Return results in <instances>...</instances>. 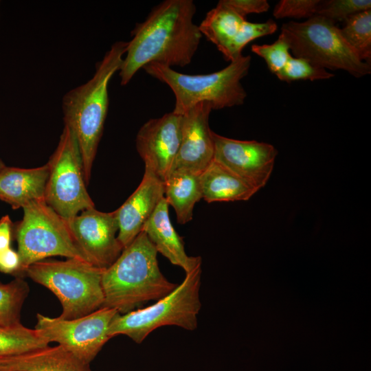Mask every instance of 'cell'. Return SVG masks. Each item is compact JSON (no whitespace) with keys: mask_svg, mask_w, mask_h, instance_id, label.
<instances>
[{"mask_svg":"<svg viewBox=\"0 0 371 371\" xmlns=\"http://www.w3.org/2000/svg\"><path fill=\"white\" fill-rule=\"evenodd\" d=\"M0 371H91L65 347L49 346L20 355L0 358Z\"/></svg>","mask_w":371,"mask_h":371,"instance_id":"ac0fdd59","label":"cell"},{"mask_svg":"<svg viewBox=\"0 0 371 371\" xmlns=\"http://www.w3.org/2000/svg\"><path fill=\"white\" fill-rule=\"evenodd\" d=\"M45 201L65 219L94 207L84 177L82 155L73 130L64 125L58 146L51 156Z\"/></svg>","mask_w":371,"mask_h":371,"instance_id":"9c48e42d","label":"cell"},{"mask_svg":"<svg viewBox=\"0 0 371 371\" xmlns=\"http://www.w3.org/2000/svg\"><path fill=\"white\" fill-rule=\"evenodd\" d=\"M297 58L325 69H341L356 78L371 73V65L362 61L343 38L335 22L315 15L303 22L283 23L279 35Z\"/></svg>","mask_w":371,"mask_h":371,"instance_id":"52a82bcc","label":"cell"},{"mask_svg":"<svg viewBox=\"0 0 371 371\" xmlns=\"http://www.w3.org/2000/svg\"><path fill=\"white\" fill-rule=\"evenodd\" d=\"M20 265L17 251L11 248L0 254V271L4 273L16 274Z\"/></svg>","mask_w":371,"mask_h":371,"instance_id":"4dcf8cb0","label":"cell"},{"mask_svg":"<svg viewBox=\"0 0 371 371\" xmlns=\"http://www.w3.org/2000/svg\"><path fill=\"white\" fill-rule=\"evenodd\" d=\"M23 210V218L15 227L20 259L16 277L23 276L30 265L50 256L87 262L74 241L67 220L45 199L32 201Z\"/></svg>","mask_w":371,"mask_h":371,"instance_id":"ba28073f","label":"cell"},{"mask_svg":"<svg viewBox=\"0 0 371 371\" xmlns=\"http://www.w3.org/2000/svg\"><path fill=\"white\" fill-rule=\"evenodd\" d=\"M212 110L209 102H202L181 115V144L171 171L186 170L201 175L213 161L214 142L209 126Z\"/></svg>","mask_w":371,"mask_h":371,"instance_id":"5bb4252c","label":"cell"},{"mask_svg":"<svg viewBox=\"0 0 371 371\" xmlns=\"http://www.w3.org/2000/svg\"><path fill=\"white\" fill-rule=\"evenodd\" d=\"M164 198L175 210L179 224L192 219L195 204L202 199L200 174L186 170H174L164 182Z\"/></svg>","mask_w":371,"mask_h":371,"instance_id":"ffe728a7","label":"cell"},{"mask_svg":"<svg viewBox=\"0 0 371 371\" xmlns=\"http://www.w3.org/2000/svg\"><path fill=\"white\" fill-rule=\"evenodd\" d=\"M104 269L84 260L67 258L36 262L23 275L54 293L62 306L59 317L71 319L103 306L102 277Z\"/></svg>","mask_w":371,"mask_h":371,"instance_id":"8992f818","label":"cell"},{"mask_svg":"<svg viewBox=\"0 0 371 371\" xmlns=\"http://www.w3.org/2000/svg\"><path fill=\"white\" fill-rule=\"evenodd\" d=\"M128 42L117 41L97 63L87 82L67 91L62 100L64 125L74 132L80 150L87 185L109 109V83L119 71Z\"/></svg>","mask_w":371,"mask_h":371,"instance_id":"7a4b0ae2","label":"cell"},{"mask_svg":"<svg viewBox=\"0 0 371 371\" xmlns=\"http://www.w3.org/2000/svg\"><path fill=\"white\" fill-rule=\"evenodd\" d=\"M202 199L207 203L247 201L258 190L213 161L200 175Z\"/></svg>","mask_w":371,"mask_h":371,"instance_id":"d6986e66","label":"cell"},{"mask_svg":"<svg viewBox=\"0 0 371 371\" xmlns=\"http://www.w3.org/2000/svg\"><path fill=\"white\" fill-rule=\"evenodd\" d=\"M278 29L277 23L272 19L263 23L244 22L230 48L227 61H233L242 56L243 48L253 40L272 34Z\"/></svg>","mask_w":371,"mask_h":371,"instance_id":"4316f807","label":"cell"},{"mask_svg":"<svg viewBox=\"0 0 371 371\" xmlns=\"http://www.w3.org/2000/svg\"><path fill=\"white\" fill-rule=\"evenodd\" d=\"M251 49L265 60L269 69L275 75L283 69L291 56L289 45L280 36L272 44H254Z\"/></svg>","mask_w":371,"mask_h":371,"instance_id":"83f0119b","label":"cell"},{"mask_svg":"<svg viewBox=\"0 0 371 371\" xmlns=\"http://www.w3.org/2000/svg\"><path fill=\"white\" fill-rule=\"evenodd\" d=\"M276 76L280 80L292 82L300 80L311 81L326 80L335 75L324 68L312 64L306 59L291 56L283 69Z\"/></svg>","mask_w":371,"mask_h":371,"instance_id":"d4e9b609","label":"cell"},{"mask_svg":"<svg viewBox=\"0 0 371 371\" xmlns=\"http://www.w3.org/2000/svg\"><path fill=\"white\" fill-rule=\"evenodd\" d=\"M182 115L173 111L148 120L135 139L137 150L149 170L164 182L175 162L181 139Z\"/></svg>","mask_w":371,"mask_h":371,"instance_id":"4fadbf2b","label":"cell"},{"mask_svg":"<svg viewBox=\"0 0 371 371\" xmlns=\"http://www.w3.org/2000/svg\"><path fill=\"white\" fill-rule=\"evenodd\" d=\"M201 264L186 273L180 284L153 304L125 314L117 313L110 323L109 336L112 338L124 335L140 344L151 332L161 326H177L188 330H195L201 308Z\"/></svg>","mask_w":371,"mask_h":371,"instance_id":"5b68a950","label":"cell"},{"mask_svg":"<svg viewBox=\"0 0 371 371\" xmlns=\"http://www.w3.org/2000/svg\"><path fill=\"white\" fill-rule=\"evenodd\" d=\"M245 21L246 18L219 1L206 14L199 28L202 36L214 44L227 60L232 43Z\"/></svg>","mask_w":371,"mask_h":371,"instance_id":"44dd1931","label":"cell"},{"mask_svg":"<svg viewBox=\"0 0 371 371\" xmlns=\"http://www.w3.org/2000/svg\"><path fill=\"white\" fill-rule=\"evenodd\" d=\"M340 33L357 56L370 64L371 59V10L357 12L349 16Z\"/></svg>","mask_w":371,"mask_h":371,"instance_id":"603a6c76","label":"cell"},{"mask_svg":"<svg viewBox=\"0 0 371 371\" xmlns=\"http://www.w3.org/2000/svg\"><path fill=\"white\" fill-rule=\"evenodd\" d=\"M66 220L74 241L87 262L106 269L120 256L123 247L116 236V210L103 212L94 207Z\"/></svg>","mask_w":371,"mask_h":371,"instance_id":"8fae6325","label":"cell"},{"mask_svg":"<svg viewBox=\"0 0 371 371\" xmlns=\"http://www.w3.org/2000/svg\"><path fill=\"white\" fill-rule=\"evenodd\" d=\"M117 310L102 307L81 317L67 319L36 315L34 328L50 342H56L87 364L111 339L108 330Z\"/></svg>","mask_w":371,"mask_h":371,"instance_id":"30bf717a","label":"cell"},{"mask_svg":"<svg viewBox=\"0 0 371 371\" xmlns=\"http://www.w3.org/2000/svg\"><path fill=\"white\" fill-rule=\"evenodd\" d=\"M142 232L146 234L157 252L165 256L172 265L181 267L186 273L202 263L200 256H189L186 253L182 238L171 223L168 204L165 198L144 225Z\"/></svg>","mask_w":371,"mask_h":371,"instance_id":"2e32d148","label":"cell"},{"mask_svg":"<svg viewBox=\"0 0 371 371\" xmlns=\"http://www.w3.org/2000/svg\"><path fill=\"white\" fill-rule=\"evenodd\" d=\"M48 171L47 164L34 168L5 166L0 170V200L15 210L45 199Z\"/></svg>","mask_w":371,"mask_h":371,"instance_id":"e0dca14e","label":"cell"},{"mask_svg":"<svg viewBox=\"0 0 371 371\" xmlns=\"http://www.w3.org/2000/svg\"><path fill=\"white\" fill-rule=\"evenodd\" d=\"M239 15L245 18L249 14L266 12L270 8L267 0H221Z\"/></svg>","mask_w":371,"mask_h":371,"instance_id":"f546056e","label":"cell"},{"mask_svg":"<svg viewBox=\"0 0 371 371\" xmlns=\"http://www.w3.org/2000/svg\"><path fill=\"white\" fill-rule=\"evenodd\" d=\"M49 344L38 330L27 328L21 323L0 325V358L20 355Z\"/></svg>","mask_w":371,"mask_h":371,"instance_id":"7402d4cb","label":"cell"},{"mask_svg":"<svg viewBox=\"0 0 371 371\" xmlns=\"http://www.w3.org/2000/svg\"><path fill=\"white\" fill-rule=\"evenodd\" d=\"M12 223L8 215L0 219V254L10 248Z\"/></svg>","mask_w":371,"mask_h":371,"instance_id":"1f68e13d","label":"cell"},{"mask_svg":"<svg viewBox=\"0 0 371 371\" xmlns=\"http://www.w3.org/2000/svg\"><path fill=\"white\" fill-rule=\"evenodd\" d=\"M196 11L192 0H165L153 7L131 32L119 70L121 85L149 63L170 67L190 64L202 37L193 21Z\"/></svg>","mask_w":371,"mask_h":371,"instance_id":"6da1fadb","label":"cell"},{"mask_svg":"<svg viewBox=\"0 0 371 371\" xmlns=\"http://www.w3.org/2000/svg\"><path fill=\"white\" fill-rule=\"evenodd\" d=\"M368 10H371L370 0H325L319 1L315 15L336 23Z\"/></svg>","mask_w":371,"mask_h":371,"instance_id":"484cf974","label":"cell"},{"mask_svg":"<svg viewBox=\"0 0 371 371\" xmlns=\"http://www.w3.org/2000/svg\"><path fill=\"white\" fill-rule=\"evenodd\" d=\"M250 65L251 56L242 55L223 69L208 74H185L156 63L143 69L170 88L175 97L172 111L183 115L202 102H209L212 110L243 104L247 93L240 81L247 75Z\"/></svg>","mask_w":371,"mask_h":371,"instance_id":"277c9868","label":"cell"},{"mask_svg":"<svg viewBox=\"0 0 371 371\" xmlns=\"http://www.w3.org/2000/svg\"><path fill=\"white\" fill-rule=\"evenodd\" d=\"M214 160L260 190L269 179L277 149L255 140L244 141L221 136L212 131Z\"/></svg>","mask_w":371,"mask_h":371,"instance_id":"7c38bea8","label":"cell"},{"mask_svg":"<svg viewBox=\"0 0 371 371\" xmlns=\"http://www.w3.org/2000/svg\"><path fill=\"white\" fill-rule=\"evenodd\" d=\"M29 291L27 283L21 277L6 284L0 282L1 326L21 324V311Z\"/></svg>","mask_w":371,"mask_h":371,"instance_id":"cb8c5ba5","label":"cell"},{"mask_svg":"<svg viewBox=\"0 0 371 371\" xmlns=\"http://www.w3.org/2000/svg\"><path fill=\"white\" fill-rule=\"evenodd\" d=\"M164 198V182L145 170L141 183L128 199L116 210L117 240L123 249L142 232L159 203Z\"/></svg>","mask_w":371,"mask_h":371,"instance_id":"9a60e30c","label":"cell"},{"mask_svg":"<svg viewBox=\"0 0 371 371\" xmlns=\"http://www.w3.org/2000/svg\"><path fill=\"white\" fill-rule=\"evenodd\" d=\"M157 254L144 232L124 248L116 260L103 271L102 307L125 314L172 292L178 284L168 281L161 273Z\"/></svg>","mask_w":371,"mask_h":371,"instance_id":"3957f363","label":"cell"},{"mask_svg":"<svg viewBox=\"0 0 371 371\" xmlns=\"http://www.w3.org/2000/svg\"><path fill=\"white\" fill-rule=\"evenodd\" d=\"M319 1L281 0L274 7L273 16L276 19H308L316 14Z\"/></svg>","mask_w":371,"mask_h":371,"instance_id":"f1b7e54d","label":"cell"},{"mask_svg":"<svg viewBox=\"0 0 371 371\" xmlns=\"http://www.w3.org/2000/svg\"><path fill=\"white\" fill-rule=\"evenodd\" d=\"M5 166V164L3 163V161H1L0 160V170H1L3 168H4Z\"/></svg>","mask_w":371,"mask_h":371,"instance_id":"d6a6232c","label":"cell"}]
</instances>
